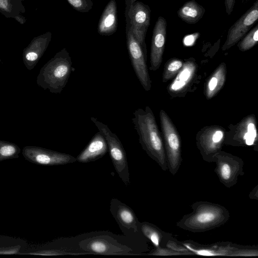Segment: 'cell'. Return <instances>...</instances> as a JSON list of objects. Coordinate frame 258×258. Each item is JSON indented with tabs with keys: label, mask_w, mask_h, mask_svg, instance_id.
I'll return each instance as SVG.
<instances>
[{
	"label": "cell",
	"mask_w": 258,
	"mask_h": 258,
	"mask_svg": "<svg viewBox=\"0 0 258 258\" xmlns=\"http://www.w3.org/2000/svg\"><path fill=\"white\" fill-rule=\"evenodd\" d=\"M72 61L66 48H62L40 69L37 84L44 90L58 94L66 87L72 71Z\"/></svg>",
	"instance_id": "3957f363"
},
{
	"label": "cell",
	"mask_w": 258,
	"mask_h": 258,
	"mask_svg": "<svg viewBox=\"0 0 258 258\" xmlns=\"http://www.w3.org/2000/svg\"><path fill=\"white\" fill-rule=\"evenodd\" d=\"M205 11V9L195 0H190L185 3L177 11V14L184 22L194 24L202 18Z\"/></svg>",
	"instance_id": "d6986e66"
},
{
	"label": "cell",
	"mask_w": 258,
	"mask_h": 258,
	"mask_svg": "<svg viewBox=\"0 0 258 258\" xmlns=\"http://www.w3.org/2000/svg\"><path fill=\"white\" fill-rule=\"evenodd\" d=\"M79 249L92 254L104 255L134 254L130 247L123 245L115 238L105 234H92L80 240Z\"/></svg>",
	"instance_id": "52a82bcc"
},
{
	"label": "cell",
	"mask_w": 258,
	"mask_h": 258,
	"mask_svg": "<svg viewBox=\"0 0 258 258\" xmlns=\"http://www.w3.org/2000/svg\"><path fill=\"white\" fill-rule=\"evenodd\" d=\"M117 27V5L110 0L104 8L98 25L97 30L102 36H109L115 32Z\"/></svg>",
	"instance_id": "ac0fdd59"
},
{
	"label": "cell",
	"mask_w": 258,
	"mask_h": 258,
	"mask_svg": "<svg viewBox=\"0 0 258 258\" xmlns=\"http://www.w3.org/2000/svg\"><path fill=\"white\" fill-rule=\"evenodd\" d=\"M235 0H225V10L227 14L230 15L233 9Z\"/></svg>",
	"instance_id": "83f0119b"
},
{
	"label": "cell",
	"mask_w": 258,
	"mask_h": 258,
	"mask_svg": "<svg viewBox=\"0 0 258 258\" xmlns=\"http://www.w3.org/2000/svg\"><path fill=\"white\" fill-rule=\"evenodd\" d=\"M22 155L29 162L46 166L64 165L77 161L76 157L70 154L33 146L24 147Z\"/></svg>",
	"instance_id": "8fae6325"
},
{
	"label": "cell",
	"mask_w": 258,
	"mask_h": 258,
	"mask_svg": "<svg viewBox=\"0 0 258 258\" xmlns=\"http://www.w3.org/2000/svg\"><path fill=\"white\" fill-rule=\"evenodd\" d=\"M226 67L221 63L215 70L208 81L206 88V95L211 99L222 89L226 80Z\"/></svg>",
	"instance_id": "44dd1931"
},
{
	"label": "cell",
	"mask_w": 258,
	"mask_h": 258,
	"mask_svg": "<svg viewBox=\"0 0 258 258\" xmlns=\"http://www.w3.org/2000/svg\"><path fill=\"white\" fill-rule=\"evenodd\" d=\"M183 245L191 253L203 256H254L257 254V250L246 249L238 248L236 246L231 245V243H226L222 245H213V246H198V248L194 246L189 243H183Z\"/></svg>",
	"instance_id": "5bb4252c"
},
{
	"label": "cell",
	"mask_w": 258,
	"mask_h": 258,
	"mask_svg": "<svg viewBox=\"0 0 258 258\" xmlns=\"http://www.w3.org/2000/svg\"><path fill=\"white\" fill-rule=\"evenodd\" d=\"M167 22L160 16L155 24L151 40L150 70H157L162 62L166 40Z\"/></svg>",
	"instance_id": "4fadbf2b"
},
{
	"label": "cell",
	"mask_w": 258,
	"mask_h": 258,
	"mask_svg": "<svg viewBox=\"0 0 258 258\" xmlns=\"http://www.w3.org/2000/svg\"><path fill=\"white\" fill-rule=\"evenodd\" d=\"M51 37L52 34L50 32L36 36L24 49L23 61L27 70L31 71L36 66L47 48Z\"/></svg>",
	"instance_id": "9a60e30c"
},
{
	"label": "cell",
	"mask_w": 258,
	"mask_h": 258,
	"mask_svg": "<svg viewBox=\"0 0 258 258\" xmlns=\"http://www.w3.org/2000/svg\"><path fill=\"white\" fill-rule=\"evenodd\" d=\"M91 120L104 137L110 159L119 178L126 186L128 185L130 179L127 157L120 140L105 124L93 117Z\"/></svg>",
	"instance_id": "5b68a950"
},
{
	"label": "cell",
	"mask_w": 258,
	"mask_h": 258,
	"mask_svg": "<svg viewBox=\"0 0 258 258\" xmlns=\"http://www.w3.org/2000/svg\"><path fill=\"white\" fill-rule=\"evenodd\" d=\"M140 228L144 236L148 238L155 247H159L163 237V233L161 229L147 222H140Z\"/></svg>",
	"instance_id": "603a6c76"
},
{
	"label": "cell",
	"mask_w": 258,
	"mask_h": 258,
	"mask_svg": "<svg viewBox=\"0 0 258 258\" xmlns=\"http://www.w3.org/2000/svg\"><path fill=\"white\" fill-rule=\"evenodd\" d=\"M160 120L168 169L172 175L178 171L182 159L179 134L166 113L161 110Z\"/></svg>",
	"instance_id": "277c9868"
},
{
	"label": "cell",
	"mask_w": 258,
	"mask_h": 258,
	"mask_svg": "<svg viewBox=\"0 0 258 258\" xmlns=\"http://www.w3.org/2000/svg\"><path fill=\"white\" fill-rule=\"evenodd\" d=\"M14 19L21 24H24L26 20L25 17L22 15L17 16Z\"/></svg>",
	"instance_id": "f1b7e54d"
},
{
	"label": "cell",
	"mask_w": 258,
	"mask_h": 258,
	"mask_svg": "<svg viewBox=\"0 0 258 258\" xmlns=\"http://www.w3.org/2000/svg\"><path fill=\"white\" fill-rule=\"evenodd\" d=\"M133 114L132 120L143 149L163 171L167 170L163 141L152 110L146 106L145 110L139 108Z\"/></svg>",
	"instance_id": "6da1fadb"
},
{
	"label": "cell",
	"mask_w": 258,
	"mask_h": 258,
	"mask_svg": "<svg viewBox=\"0 0 258 258\" xmlns=\"http://www.w3.org/2000/svg\"><path fill=\"white\" fill-rule=\"evenodd\" d=\"M17 249H13L12 250H0V254H11V253H15L17 252Z\"/></svg>",
	"instance_id": "f546056e"
},
{
	"label": "cell",
	"mask_w": 258,
	"mask_h": 258,
	"mask_svg": "<svg viewBox=\"0 0 258 258\" xmlns=\"http://www.w3.org/2000/svg\"><path fill=\"white\" fill-rule=\"evenodd\" d=\"M126 46L134 72L143 88L149 91L151 88V81L146 63L147 53L127 25H126Z\"/></svg>",
	"instance_id": "9c48e42d"
},
{
	"label": "cell",
	"mask_w": 258,
	"mask_h": 258,
	"mask_svg": "<svg viewBox=\"0 0 258 258\" xmlns=\"http://www.w3.org/2000/svg\"><path fill=\"white\" fill-rule=\"evenodd\" d=\"M137 0H125L126 25L147 53L145 38L150 24L151 10L147 5Z\"/></svg>",
	"instance_id": "8992f818"
},
{
	"label": "cell",
	"mask_w": 258,
	"mask_h": 258,
	"mask_svg": "<svg viewBox=\"0 0 258 258\" xmlns=\"http://www.w3.org/2000/svg\"><path fill=\"white\" fill-rule=\"evenodd\" d=\"M192 212L185 215L176 226L192 232H202L220 227L230 218L229 211L223 206L207 201L194 203Z\"/></svg>",
	"instance_id": "7a4b0ae2"
},
{
	"label": "cell",
	"mask_w": 258,
	"mask_h": 258,
	"mask_svg": "<svg viewBox=\"0 0 258 258\" xmlns=\"http://www.w3.org/2000/svg\"><path fill=\"white\" fill-rule=\"evenodd\" d=\"M110 212L122 232L128 238H135L142 234L140 222L133 210L116 198L110 201Z\"/></svg>",
	"instance_id": "30bf717a"
},
{
	"label": "cell",
	"mask_w": 258,
	"mask_h": 258,
	"mask_svg": "<svg viewBox=\"0 0 258 258\" xmlns=\"http://www.w3.org/2000/svg\"><path fill=\"white\" fill-rule=\"evenodd\" d=\"M224 139V133L216 129L211 133L203 135L198 141V148L203 159L212 162L214 156L220 151Z\"/></svg>",
	"instance_id": "2e32d148"
},
{
	"label": "cell",
	"mask_w": 258,
	"mask_h": 258,
	"mask_svg": "<svg viewBox=\"0 0 258 258\" xmlns=\"http://www.w3.org/2000/svg\"><path fill=\"white\" fill-rule=\"evenodd\" d=\"M196 69L193 62L188 61L183 64L176 77L169 86L172 92H178L182 90L191 80Z\"/></svg>",
	"instance_id": "ffe728a7"
},
{
	"label": "cell",
	"mask_w": 258,
	"mask_h": 258,
	"mask_svg": "<svg viewBox=\"0 0 258 258\" xmlns=\"http://www.w3.org/2000/svg\"><path fill=\"white\" fill-rule=\"evenodd\" d=\"M1 59H0V70H1Z\"/></svg>",
	"instance_id": "4dcf8cb0"
},
{
	"label": "cell",
	"mask_w": 258,
	"mask_h": 258,
	"mask_svg": "<svg viewBox=\"0 0 258 258\" xmlns=\"http://www.w3.org/2000/svg\"><path fill=\"white\" fill-rule=\"evenodd\" d=\"M69 4L75 10L81 12L87 13L90 11L93 6L92 0H67Z\"/></svg>",
	"instance_id": "4316f807"
},
{
	"label": "cell",
	"mask_w": 258,
	"mask_h": 258,
	"mask_svg": "<svg viewBox=\"0 0 258 258\" xmlns=\"http://www.w3.org/2000/svg\"><path fill=\"white\" fill-rule=\"evenodd\" d=\"M183 62L178 59L173 58L165 66L163 74V82H166L172 79L180 70Z\"/></svg>",
	"instance_id": "484cf974"
},
{
	"label": "cell",
	"mask_w": 258,
	"mask_h": 258,
	"mask_svg": "<svg viewBox=\"0 0 258 258\" xmlns=\"http://www.w3.org/2000/svg\"><path fill=\"white\" fill-rule=\"evenodd\" d=\"M258 41V25L252 28L239 41L238 46L241 51H245L255 46Z\"/></svg>",
	"instance_id": "d4e9b609"
},
{
	"label": "cell",
	"mask_w": 258,
	"mask_h": 258,
	"mask_svg": "<svg viewBox=\"0 0 258 258\" xmlns=\"http://www.w3.org/2000/svg\"><path fill=\"white\" fill-rule=\"evenodd\" d=\"M108 152L104 137L99 131L92 138L85 149L76 157L77 161L89 163L103 157Z\"/></svg>",
	"instance_id": "e0dca14e"
},
{
	"label": "cell",
	"mask_w": 258,
	"mask_h": 258,
	"mask_svg": "<svg viewBox=\"0 0 258 258\" xmlns=\"http://www.w3.org/2000/svg\"><path fill=\"white\" fill-rule=\"evenodd\" d=\"M21 152L20 147L16 144L0 140V162L14 158H17Z\"/></svg>",
	"instance_id": "cb8c5ba5"
},
{
	"label": "cell",
	"mask_w": 258,
	"mask_h": 258,
	"mask_svg": "<svg viewBox=\"0 0 258 258\" xmlns=\"http://www.w3.org/2000/svg\"><path fill=\"white\" fill-rule=\"evenodd\" d=\"M258 19V0L229 29L227 39L222 47L227 50L239 42L250 30Z\"/></svg>",
	"instance_id": "7c38bea8"
},
{
	"label": "cell",
	"mask_w": 258,
	"mask_h": 258,
	"mask_svg": "<svg viewBox=\"0 0 258 258\" xmlns=\"http://www.w3.org/2000/svg\"><path fill=\"white\" fill-rule=\"evenodd\" d=\"M215 172L220 182L227 187L235 185L239 176L244 174L242 160L232 154L220 151L214 157Z\"/></svg>",
	"instance_id": "ba28073f"
},
{
	"label": "cell",
	"mask_w": 258,
	"mask_h": 258,
	"mask_svg": "<svg viewBox=\"0 0 258 258\" xmlns=\"http://www.w3.org/2000/svg\"><path fill=\"white\" fill-rule=\"evenodd\" d=\"M23 0H0V13L8 18H15L26 12Z\"/></svg>",
	"instance_id": "7402d4cb"
}]
</instances>
